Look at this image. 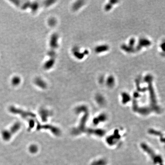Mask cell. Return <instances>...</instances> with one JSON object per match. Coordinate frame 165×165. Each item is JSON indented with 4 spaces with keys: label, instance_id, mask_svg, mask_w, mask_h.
I'll use <instances>...</instances> for the list:
<instances>
[{
    "label": "cell",
    "instance_id": "obj_3",
    "mask_svg": "<svg viewBox=\"0 0 165 165\" xmlns=\"http://www.w3.org/2000/svg\"><path fill=\"white\" fill-rule=\"evenodd\" d=\"M151 44V42L149 40L146 38H141L139 40L137 46L136 47V50H140L142 48L147 47L150 46Z\"/></svg>",
    "mask_w": 165,
    "mask_h": 165
},
{
    "label": "cell",
    "instance_id": "obj_14",
    "mask_svg": "<svg viewBox=\"0 0 165 165\" xmlns=\"http://www.w3.org/2000/svg\"><path fill=\"white\" fill-rule=\"evenodd\" d=\"M165 46V43H164L163 44H162L161 46V47L162 49L164 50V48H165V46Z\"/></svg>",
    "mask_w": 165,
    "mask_h": 165
},
{
    "label": "cell",
    "instance_id": "obj_10",
    "mask_svg": "<svg viewBox=\"0 0 165 165\" xmlns=\"http://www.w3.org/2000/svg\"><path fill=\"white\" fill-rule=\"evenodd\" d=\"M38 150L37 147L35 145H32L29 147V151L31 153H35L37 152Z\"/></svg>",
    "mask_w": 165,
    "mask_h": 165
},
{
    "label": "cell",
    "instance_id": "obj_11",
    "mask_svg": "<svg viewBox=\"0 0 165 165\" xmlns=\"http://www.w3.org/2000/svg\"><path fill=\"white\" fill-rule=\"evenodd\" d=\"M135 39L133 38H131L129 41V46L131 47H133L134 46L135 44Z\"/></svg>",
    "mask_w": 165,
    "mask_h": 165
},
{
    "label": "cell",
    "instance_id": "obj_1",
    "mask_svg": "<svg viewBox=\"0 0 165 165\" xmlns=\"http://www.w3.org/2000/svg\"><path fill=\"white\" fill-rule=\"evenodd\" d=\"M58 36L56 34H54L51 36L50 41V50L49 52V60L46 62L44 65L45 69H50L55 63L56 58V50L58 47Z\"/></svg>",
    "mask_w": 165,
    "mask_h": 165
},
{
    "label": "cell",
    "instance_id": "obj_2",
    "mask_svg": "<svg viewBox=\"0 0 165 165\" xmlns=\"http://www.w3.org/2000/svg\"><path fill=\"white\" fill-rule=\"evenodd\" d=\"M25 2V3L23 4H18V5L19 7H20L22 9H26L27 8H31V10H33V11L36 10H37L39 7H40L41 6H45L46 7V6H49L50 4H51L52 2L49 3L50 1L48 3H44V4H38L39 3L37 2H34V3H30L29 2H27V1H23Z\"/></svg>",
    "mask_w": 165,
    "mask_h": 165
},
{
    "label": "cell",
    "instance_id": "obj_9",
    "mask_svg": "<svg viewBox=\"0 0 165 165\" xmlns=\"http://www.w3.org/2000/svg\"><path fill=\"white\" fill-rule=\"evenodd\" d=\"M19 124H16L14 125L11 128L10 132L14 133L17 132V130L19 128Z\"/></svg>",
    "mask_w": 165,
    "mask_h": 165
},
{
    "label": "cell",
    "instance_id": "obj_12",
    "mask_svg": "<svg viewBox=\"0 0 165 165\" xmlns=\"http://www.w3.org/2000/svg\"><path fill=\"white\" fill-rule=\"evenodd\" d=\"M114 78L112 76H110L108 78L107 81L109 84H113L114 83Z\"/></svg>",
    "mask_w": 165,
    "mask_h": 165
},
{
    "label": "cell",
    "instance_id": "obj_8",
    "mask_svg": "<svg viewBox=\"0 0 165 165\" xmlns=\"http://www.w3.org/2000/svg\"><path fill=\"white\" fill-rule=\"evenodd\" d=\"M35 83L36 85H38V86L42 88H44L46 87V85L45 82H44L41 79H37L35 81Z\"/></svg>",
    "mask_w": 165,
    "mask_h": 165
},
{
    "label": "cell",
    "instance_id": "obj_5",
    "mask_svg": "<svg viewBox=\"0 0 165 165\" xmlns=\"http://www.w3.org/2000/svg\"><path fill=\"white\" fill-rule=\"evenodd\" d=\"M121 49L126 52L128 53H132L135 51V49L133 47H131L129 45L123 44L121 46Z\"/></svg>",
    "mask_w": 165,
    "mask_h": 165
},
{
    "label": "cell",
    "instance_id": "obj_7",
    "mask_svg": "<svg viewBox=\"0 0 165 165\" xmlns=\"http://www.w3.org/2000/svg\"><path fill=\"white\" fill-rule=\"evenodd\" d=\"M118 2L116 0H110L109 1V2L107 4L105 5V10L106 11H108L111 9L112 7V5L116 4V3Z\"/></svg>",
    "mask_w": 165,
    "mask_h": 165
},
{
    "label": "cell",
    "instance_id": "obj_13",
    "mask_svg": "<svg viewBox=\"0 0 165 165\" xmlns=\"http://www.w3.org/2000/svg\"><path fill=\"white\" fill-rule=\"evenodd\" d=\"M20 82V79L18 77H15L13 80V84L14 85H18Z\"/></svg>",
    "mask_w": 165,
    "mask_h": 165
},
{
    "label": "cell",
    "instance_id": "obj_6",
    "mask_svg": "<svg viewBox=\"0 0 165 165\" xmlns=\"http://www.w3.org/2000/svg\"><path fill=\"white\" fill-rule=\"evenodd\" d=\"M2 136L3 139L4 140L7 141L10 138L11 136V133L9 131L5 130L2 132Z\"/></svg>",
    "mask_w": 165,
    "mask_h": 165
},
{
    "label": "cell",
    "instance_id": "obj_4",
    "mask_svg": "<svg viewBox=\"0 0 165 165\" xmlns=\"http://www.w3.org/2000/svg\"><path fill=\"white\" fill-rule=\"evenodd\" d=\"M109 49V46L107 45H101L97 46L95 49V51L97 53H101L108 51Z\"/></svg>",
    "mask_w": 165,
    "mask_h": 165
}]
</instances>
